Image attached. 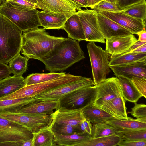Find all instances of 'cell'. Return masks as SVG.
<instances>
[{
	"label": "cell",
	"instance_id": "6da1fadb",
	"mask_svg": "<svg viewBox=\"0 0 146 146\" xmlns=\"http://www.w3.org/2000/svg\"><path fill=\"white\" fill-rule=\"evenodd\" d=\"M85 58L79 42L68 38L57 44L40 61L44 64L47 70L55 72L65 70Z\"/></svg>",
	"mask_w": 146,
	"mask_h": 146
},
{
	"label": "cell",
	"instance_id": "7a4b0ae2",
	"mask_svg": "<svg viewBox=\"0 0 146 146\" xmlns=\"http://www.w3.org/2000/svg\"><path fill=\"white\" fill-rule=\"evenodd\" d=\"M23 32L21 54L29 59L40 61L66 38L50 35L44 28H38Z\"/></svg>",
	"mask_w": 146,
	"mask_h": 146
},
{
	"label": "cell",
	"instance_id": "3957f363",
	"mask_svg": "<svg viewBox=\"0 0 146 146\" xmlns=\"http://www.w3.org/2000/svg\"><path fill=\"white\" fill-rule=\"evenodd\" d=\"M22 32L0 12V62L8 63L20 54Z\"/></svg>",
	"mask_w": 146,
	"mask_h": 146
},
{
	"label": "cell",
	"instance_id": "277c9868",
	"mask_svg": "<svg viewBox=\"0 0 146 146\" xmlns=\"http://www.w3.org/2000/svg\"><path fill=\"white\" fill-rule=\"evenodd\" d=\"M36 9H24L13 5L5 1L0 5V12L22 31L35 29L41 26Z\"/></svg>",
	"mask_w": 146,
	"mask_h": 146
},
{
	"label": "cell",
	"instance_id": "5b68a950",
	"mask_svg": "<svg viewBox=\"0 0 146 146\" xmlns=\"http://www.w3.org/2000/svg\"><path fill=\"white\" fill-rule=\"evenodd\" d=\"M84 77L69 74L47 81L30 85L0 98V100L33 97L58 86L80 80Z\"/></svg>",
	"mask_w": 146,
	"mask_h": 146
},
{
	"label": "cell",
	"instance_id": "8992f818",
	"mask_svg": "<svg viewBox=\"0 0 146 146\" xmlns=\"http://www.w3.org/2000/svg\"><path fill=\"white\" fill-rule=\"evenodd\" d=\"M87 47L90 62L93 81L96 86L105 80L111 72L108 54L95 42L90 41Z\"/></svg>",
	"mask_w": 146,
	"mask_h": 146
},
{
	"label": "cell",
	"instance_id": "52a82bcc",
	"mask_svg": "<svg viewBox=\"0 0 146 146\" xmlns=\"http://www.w3.org/2000/svg\"><path fill=\"white\" fill-rule=\"evenodd\" d=\"M32 133L15 122L0 117V146H11L16 142L33 138Z\"/></svg>",
	"mask_w": 146,
	"mask_h": 146
},
{
	"label": "cell",
	"instance_id": "ba28073f",
	"mask_svg": "<svg viewBox=\"0 0 146 146\" xmlns=\"http://www.w3.org/2000/svg\"><path fill=\"white\" fill-rule=\"evenodd\" d=\"M96 86L94 85L71 92L59 100V107L68 109H83L93 103L96 96Z\"/></svg>",
	"mask_w": 146,
	"mask_h": 146
},
{
	"label": "cell",
	"instance_id": "9c48e42d",
	"mask_svg": "<svg viewBox=\"0 0 146 146\" xmlns=\"http://www.w3.org/2000/svg\"><path fill=\"white\" fill-rule=\"evenodd\" d=\"M0 117L18 124L32 133L50 125L52 120L51 115L27 114L16 113H0Z\"/></svg>",
	"mask_w": 146,
	"mask_h": 146
},
{
	"label": "cell",
	"instance_id": "30bf717a",
	"mask_svg": "<svg viewBox=\"0 0 146 146\" xmlns=\"http://www.w3.org/2000/svg\"><path fill=\"white\" fill-rule=\"evenodd\" d=\"M94 85L90 78L84 77L78 80L60 86L33 97L38 101H59L64 96L76 90Z\"/></svg>",
	"mask_w": 146,
	"mask_h": 146
},
{
	"label": "cell",
	"instance_id": "8fae6325",
	"mask_svg": "<svg viewBox=\"0 0 146 146\" xmlns=\"http://www.w3.org/2000/svg\"><path fill=\"white\" fill-rule=\"evenodd\" d=\"M96 13L94 9H86L78 11L76 14L82 25L86 41L105 43V39L98 25Z\"/></svg>",
	"mask_w": 146,
	"mask_h": 146
},
{
	"label": "cell",
	"instance_id": "7c38bea8",
	"mask_svg": "<svg viewBox=\"0 0 146 146\" xmlns=\"http://www.w3.org/2000/svg\"><path fill=\"white\" fill-rule=\"evenodd\" d=\"M36 8L53 14L72 15L82 9V6L73 0H36Z\"/></svg>",
	"mask_w": 146,
	"mask_h": 146
},
{
	"label": "cell",
	"instance_id": "4fadbf2b",
	"mask_svg": "<svg viewBox=\"0 0 146 146\" xmlns=\"http://www.w3.org/2000/svg\"><path fill=\"white\" fill-rule=\"evenodd\" d=\"M96 86V94L93 102L96 107L100 108L106 101L122 96L119 81L116 77L106 78Z\"/></svg>",
	"mask_w": 146,
	"mask_h": 146
},
{
	"label": "cell",
	"instance_id": "5bb4252c",
	"mask_svg": "<svg viewBox=\"0 0 146 146\" xmlns=\"http://www.w3.org/2000/svg\"><path fill=\"white\" fill-rule=\"evenodd\" d=\"M96 12L127 29L132 34H136L139 31L145 29V21L128 15L122 10L117 12L99 11Z\"/></svg>",
	"mask_w": 146,
	"mask_h": 146
},
{
	"label": "cell",
	"instance_id": "9a60e30c",
	"mask_svg": "<svg viewBox=\"0 0 146 146\" xmlns=\"http://www.w3.org/2000/svg\"><path fill=\"white\" fill-rule=\"evenodd\" d=\"M99 29L105 39L132 34L127 29L100 13H96Z\"/></svg>",
	"mask_w": 146,
	"mask_h": 146
},
{
	"label": "cell",
	"instance_id": "2e32d148",
	"mask_svg": "<svg viewBox=\"0 0 146 146\" xmlns=\"http://www.w3.org/2000/svg\"><path fill=\"white\" fill-rule=\"evenodd\" d=\"M137 40L133 34L111 37L106 39L105 50L111 56L121 54L127 52Z\"/></svg>",
	"mask_w": 146,
	"mask_h": 146
},
{
	"label": "cell",
	"instance_id": "e0dca14e",
	"mask_svg": "<svg viewBox=\"0 0 146 146\" xmlns=\"http://www.w3.org/2000/svg\"><path fill=\"white\" fill-rule=\"evenodd\" d=\"M82 109H68L59 107L51 114L52 117L51 123H64L78 125L86 119L82 112Z\"/></svg>",
	"mask_w": 146,
	"mask_h": 146
},
{
	"label": "cell",
	"instance_id": "ac0fdd59",
	"mask_svg": "<svg viewBox=\"0 0 146 146\" xmlns=\"http://www.w3.org/2000/svg\"><path fill=\"white\" fill-rule=\"evenodd\" d=\"M59 106V101L36 100L24 106L17 112L27 114L51 115Z\"/></svg>",
	"mask_w": 146,
	"mask_h": 146
},
{
	"label": "cell",
	"instance_id": "d6986e66",
	"mask_svg": "<svg viewBox=\"0 0 146 146\" xmlns=\"http://www.w3.org/2000/svg\"><path fill=\"white\" fill-rule=\"evenodd\" d=\"M110 68L117 77L121 76L131 80L133 77L146 78V60Z\"/></svg>",
	"mask_w": 146,
	"mask_h": 146
},
{
	"label": "cell",
	"instance_id": "ffe728a7",
	"mask_svg": "<svg viewBox=\"0 0 146 146\" xmlns=\"http://www.w3.org/2000/svg\"><path fill=\"white\" fill-rule=\"evenodd\" d=\"M37 14L41 26L45 30L62 29L67 19L72 15L53 14L43 11H38Z\"/></svg>",
	"mask_w": 146,
	"mask_h": 146
},
{
	"label": "cell",
	"instance_id": "44dd1931",
	"mask_svg": "<svg viewBox=\"0 0 146 146\" xmlns=\"http://www.w3.org/2000/svg\"><path fill=\"white\" fill-rule=\"evenodd\" d=\"M126 100L120 96L106 101L100 108L115 118L126 119L128 118L125 106Z\"/></svg>",
	"mask_w": 146,
	"mask_h": 146
},
{
	"label": "cell",
	"instance_id": "7402d4cb",
	"mask_svg": "<svg viewBox=\"0 0 146 146\" xmlns=\"http://www.w3.org/2000/svg\"><path fill=\"white\" fill-rule=\"evenodd\" d=\"M115 127L120 136L124 133L134 130L146 129V121L128 117L126 119H113L106 122Z\"/></svg>",
	"mask_w": 146,
	"mask_h": 146
},
{
	"label": "cell",
	"instance_id": "603a6c76",
	"mask_svg": "<svg viewBox=\"0 0 146 146\" xmlns=\"http://www.w3.org/2000/svg\"><path fill=\"white\" fill-rule=\"evenodd\" d=\"M62 29L67 32L68 38L79 42L86 41L82 25L77 14L72 15L67 19Z\"/></svg>",
	"mask_w": 146,
	"mask_h": 146
},
{
	"label": "cell",
	"instance_id": "cb8c5ba5",
	"mask_svg": "<svg viewBox=\"0 0 146 146\" xmlns=\"http://www.w3.org/2000/svg\"><path fill=\"white\" fill-rule=\"evenodd\" d=\"M82 112L85 119L92 124L105 123L114 118L101 108L95 106L93 103L84 108Z\"/></svg>",
	"mask_w": 146,
	"mask_h": 146
},
{
	"label": "cell",
	"instance_id": "d4e9b609",
	"mask_svg": "<svg viewBox=\"0 0 146 146\" xmlns=\"http://www.w3.org/2000/svg\"><path fill=\"white\" fill-rule=\"evenodd\" d=\"M26 86L22 76H9L0 80V98L9 94Z\"/></svg>",
	"mask_w": 146,
	"mask_h": 146
},
{
	"label": "cell",
	"instance_id": "484cf974",
	"mask_svg": "<svg viewBox=\"0 0 146 146\" xmlns=\"http://www.w3.org/2000/svg\"><path fill=\"white\" fill-rule=\"evenodd\" d=\"M110 66L129 64L146 60V52L124 53L119 55L111 56Z\"/></svg>",
	"mask_w": 146,
	"mask_h": 146
},
{
	"label": "cell",
	"instance_id": "4316f807",
	"mask_svg": "<svg viewBox=\"0 0 146 146\" xmlns=\"http://www.w3.org/2000/svg\"><path fill=\"white\" fill-rule=\"evenodd\" d=\"M33 146H54V133L50 125L46 126L32 133Z\"/></svg>",
	"mask_w": 146,
	"mask_h": 146
},
{
	"label": "cell",
	"instance_id": "83f0119b",
	"mask_svg": "<svg viewBox=\"0 0 146 146\" xmlns=\"http://www.w3.org/2000/svg\"><path fill=\"white\" fill-rule=\"evenodd\" d=\"M117 78L120 83L122 96L126 101L134 103L142 97L131 80L121 76Z\"/></svg>",
	"mask_w": 146,
	"mask_h": 146
},
{
	"label": "cell",
	"instance_id": "f1b7e54d",
	"mask_svg": "<svg viewBox=\"0 0 146 146\" xmlns=\"http://www.w3.org/2000/svg\"><path fill=\"white\" fill-rule=\"evenodd\" d=\"M54 134L55 143L56 145L59 146H77L79 144L92 137L87 134L75 133L66 135Z\"/></svg>",
	"mask_w": 146,
	"mask_h": 146
},
{
	"label": "cell",
	"instance_id": "f546056e",
	"mask_svg": "<svg viewBox=\"0 0 146 146\" xmlns=\"http://www.w3.org/2000/svg\"><path fill=\"white\" fill-rule=\"evenodd\" d=\"M36 100L33 97L0 100V113H16L25 105Z\"/></svg>",
	"mask_w": 146,
	"mask_h": 146
},
{
	"label": "cell",
	"instance_id": "4dcf8cb0",
	"mask_svg": "<svg viewBox=\"0 0 146 146\" xmlns=\"http://www.w3.org/2000/svg\"><path fill=\"white\" fill-rule=\"evenodd\" d=\"M119 135L115 134L97 138H91L77 146H115L122 140Z\"/></svg>",
	"mask_w": 146,
	"mask_h": 146
},
{
	"label": "cell",
	"instance_id": "1f68e13d",
	"mask_svg": "<svg viewBox=\"0 0 146 146\" xmlns=\"http://www.w3.org/2000/svg\"><path fill=\"white\" fill-rule=\"evenodd\" d=\"M64 72L48 73H32L25 78L26 86L40 83L59 78L66 74Z\"/></svg>",
	"mask_w": 146,
	"mask_h": 146
},
{
	"label": "cell",
	"instance_id": "d6a6232c",
	"mask_svg": "<svg viewBox=\"0 0 146 146\" xmlns=\"http://www.w3.org/2000/svg\"><path fill=\"white\" fill-rule=\"evenodd\" d=\"M29 59L27 56H22L19 54L9 62L11 73L16 76H22L26 71Z\"/></svg>",
	"mask_w": 146,
	"mask_h": 146
},
{
	"label": "cell",
	"instance_id": "836d02e7",
	"mask_svg": "<svg viewBox=\"0 0 146 146\" xmlns=\"http://www.w3.org/2000/svg\"><path fill=\"white\" fill-rule=\"evenodd\" d=\"M92 125V138H97L115 134L119 135V133L115 127L106 123L93 124Z\"/></svg>",
	"mask_w": 146,
	"mask_h": 146
},
{
	"label": "cell",
	"instance_id": "e575fe53",
	"mask_svg": "<svg viewBox=\"0 0 146 146\" xmlns=\"http://www.w3.org/2000/svg\"><path fill=\"white\" fill-rule=\"evenodd\" d=\"M50 126L54 133L66 135L75 133L83 134L79 124L74 126L64 123H51Z\"/></svg>",
	"mask_w": 146,
	"mask_h": 146
},
{
	"label": "cell",
	"instance_id": "d590c367",
	"mask_svg": "<svg viewBox=\"0 0 146 146\" xmlns=\"http://www.w3.org/2000/svg\"><path fill=\"white\" fill-rule=\"evenodd\" d=\"M125 13L132 17L145 21L146 18L145 0L133 5L122 10Z\"/></svg>",
	"mask_w": 146,
	"mask_h": 146
},
{
	"label": "cell",
	"instance_id": "8d00e7d4",
	"mask_svg": "<svg viewBox=\"0 0 146 146\" xmlns=\"http://www.w3.org/2000/svg\"><path fill=\"white\" fill-rule=\"evenodd\" d=\"M122 140L127 141H146V129L128 131L121 136Z\"/></svg>",
	"mask_w": 146,
	"mask_h": 146
},
{
	"label": "cell",
	"instance_id": "74e56055",
	"mask_svg": "<svg viewBox=\"0 0 146 146\" xmlns=\"http://www.w3.org/2000/svg\"><path fill=\"white\" fill-rule=\"evenodd\" d=\"M134 106L131 108V115L136 119L146 121V105L143 103L134 102Z\"/></svg>",
	"mask_w": 146,
	"mask_h": 146
},
{
	"label": "cell",
	"instance_id": "f35d334b",
	"mask_svg": "<svg viewBox=\"0 0 146 146\" xmlns=\"http://www.w3.org/2000/svg\"><path fill=\"white\" fill-rule=\"evenodd\" d=\"M94 9L96 11H99L117 12L121 11L116 3L108 2L106 0L102 1L96 5Z\"/></svg>",
	"mask_w": 146,
	"mask_h": 146
},
{
	"label": "cell",
	"instance_id": "ab89813d",
	"mask_svg": "<svg viewBox=\"0 0 146 146\" xmlns=\"http://www.w3.org/2000/svg\"><path fill=\"white\" fill-rule=\"evenodd\" d=\"M131 80L142 97L146 98V78L133 77Z\"/></svg>",
	"mask_w": 146,
	"mask_h": 146
},
{
	"label": "cell",
	"instance_id": "60d3db41",
	"mask_svg": "<svg viewBox=\"0 0 146 146\" xmlns=\"http://www.w3.org/2000/svg\"><path fill=\"white\" fill-rule=\"evenodd\" d=\"M10 4L19 7L27 9H36V3L27 0H5Z\"/></svg>",
	"mask_w": 146,
	"mask_h": 146
},
{
	"label": "cell",
	"instance_id": "b9f144b4",
	"mask_svg": "<svg viewBox=\"0 0 146 146\" xmlns=\"http://www.w3.org/2000/svg\"><path fill=\"white\" fill-rule=\"evenodd\" d=\"M145 0H117L116 4L121 10Z\"/></svg>",
	"mask_w": 146,
	"mask_h": 146
},
{
	"label": "cell",
	"instance_id": "7bdbcfd3",
	"mask_svg": "<svg viewBox=\"0 0 146 146\" xmlns=\"http://www.w3.org/2000/svg\"><path fill=\"white\" fill-rule=\"evenodd\" d=\"M79 125L83 134H87L91 136L92 125L89 121L85 119L82 121Z\"/></svg>",
	"mask_w": 146,
	"mask_h": 146
},
{
	"label": "cell",
	"instance_id": "ee69618b",
	"mask_svg": "<svg viewBox=\"0 0 146 146\" xmlns=\"http://www.w3.org/2000/svg\"><path fill=\"white\" fill-rule=\"evenodd\" d=\"M117 145L120 146H146V141H127L122 140Z\"/></svg>",
	"mask_w": 146,
	"mask_h": 146
},
{
	"label": "cell",
	"instance_id": "f6af8a7d",
	"mask_svg": "<svg viewBox=\"0 0 146 146\" xmlns=\"http://www.w3.org/2000/svg\"><path fill=\"white\" fill-rule=\"evenodd\" d=\"M11 74L8 66L0 62V80L10 76Z\"/></svg>",
	"mask_w": 146,
	"mask_h": 146
},
{
	"label": "cell",
	"instance_id": "bcb514c9",
	"mask_svg": "<svg viewBox=\"0 0 146 146\" xmlns=\"http://www.w3.org/2000/svg\"><path fill=\"white\" fill-rule=\"evenodd\" d=\"M138 36V40L142 42H146V31L145 29L141 30L136 34Z\"/></svg>",
	"mask_w": 146,
	"mask_h": 146
},
{
	"label": "cell",
	"instance_id": "7dc6e473",
	"mask_svg": "<svg viewBox=\"0 0 146 146\" xmlns=\"http://www.w3.org/2000/svg\"><path fill=\"white\" fill-rule=\"evenodd\" d=\"M145 44H146V42H142L137 40L135 43L130 48L129 50L125 53L130 52Z\"/></svg>",
	"mask_w": 146,
	"mask_h": 146
},
{
	"label": "cell",
	"instance_id": "c3c4849f",
	"mask_svg": "<svg viewBox=\"0 0 146 146\" xmlns=\"http://www.w3.org/2000/svg\"><path fill=\"white\" fill-rule=\"evenodd\" d=\"M129 52L143 53L146 52V44L140 46ZM128 53V52H126Z\"/></svg>",
	"mask_w": 146,
	"mask_h": 146
},
{
	"label": "cell",
	"instance_id": "681fc988",
	"mask_svg": "<svg viewBox=\"0 0 146 146\" xmlns=\"http://www.w3.org/2000/svg\"><path fill=\"white\" fill-rule=\"evenodd\" d=\"M104 0H87L88 7L92 9H93L94 7L101 1Z\"/></svg>",
	"mask_w": 146,
	"mask_h": 146
},
{
	"label": "cell",
	"instance_id": "f907efd6",
	"mask_svg": "<svg viewBox=\"0 0 146 146\" xmlns=\"http://www.w3.org/2000/svg\"><path fill=\"white\" fill-rule=\"evenodd\" d=\"M80 4L82 8H86L88 7V4L87 0H73Z\"/></svg>",
	"mask_w": 146,
	"mask_h": 146
},
{
	"label": "cell",
	"instance_id": "816d5d0a",
	"mask_svg": "<svg viewBox=\"0 0 146 146\" xmlns=\"http://www.w3.org/2000/svg\"><path fill=\"white\" fill-rule=\"evenodd\" d=\"M33 146L32 138L23 141L22 146Z\"/></svg>",
	"mask_w": 146,
	"mask_h": 146
},
{
	"label": "cell",
	"instance_id": "f5cc1de1",
	"mask_svg": "<svg viewBox=\"0 0 146 146\" xmlns=\"http://www.w3.org/2000/svg\"><path fill=\"white\" fill-rule=\"evenodd\" d=\"M106 1L111 2V3H116V2L117 1V0H106Z\"/></svg>",
	"mask_w": 146,
	"mask_h": 146
},
{
	"label": "cell",
	"instance_id": "db71d44e",
	"mask_svg": "<svg viewBox=\"0 0 146 146\" xmlns=\"http://www.w3.org/2000/svg\"><path fill=\"white\" fill-rule=\"evenodd\" d=\"M29 2H31L32 3H36L37 2L36 0H27Z\"/></svg>",
	"mask_w": 146,
	"mask_h": 146
},
{
	"label": "cell",
	"instance_id": "11a10c76",
	"mask_svg": "<svg viewBox=\"0 0 146 146\" xmlns=\"http://www.w3.org/2000/svg\"><path fill=\"white\" fill-rule=\"evenodd\" d=\"M5 1V0H0V4L3 3L4 1Z\"/></svg>",
	"mask_w": 146,
	"mask_h": 146
}]
</instances>
